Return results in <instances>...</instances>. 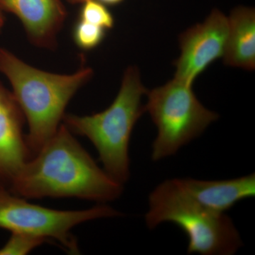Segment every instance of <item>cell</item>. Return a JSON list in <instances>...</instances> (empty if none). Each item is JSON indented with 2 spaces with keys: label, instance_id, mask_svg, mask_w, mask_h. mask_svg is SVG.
Listing matches in <instances>:
<instances>
[{
  "label": "cell",
  "instance_id": "obj_12",
  "mask_svg": "<svg viewBox=\"0 0 255 255\" xmlns=\"http://www.w3.org/2000/svg\"><path fill=\"white\" fill-rule=\"evenodd\" d=\"M82 4L80 13V20L97 25L105 29L113 28V15L104 3L99 0H87Z\"/></svg>",
  "mask_w": 255,
  "mask_h": 255
},
{
  "label": "cell",
  "instance_id": "obj_2",
  "mask_svg": "<svg viewBox=\"0 0 255 255\" xmlns=\"http://www.w3.org/2000/svg\"><path fill=\"white\" fill-rule=\"evenodd\" d=\"M0 73L11 84L27 122L26 140L31 157L55 135L69 102L93 75L92 69L85 66L71 75L43 71L4 48H0Z\"/></svg>",
  "mask_w": 255,
  "mask_h": 255
},
{
  "label": "cell",
  "instance_id": "obj_13",
  "mask_svg": "<svg viewBox=\"0 0 255 255\" xmlns=\"http://www.w3.org/2000/svg\"><path fill=\"white\" fill-rule=\"evenodd\" d=\"M105 30L97 25L80 19L74 27V41L81 49H93L103 41Z\"/></svg>",
  "mask_w": 255,
  "mask_h": 255
},
{
  "label": "cell",
  "instance_id": "obj_4",
  "mask_svg": "<svg viewBox=\"0 0 255 255\" xmlns=\"http://www.w3.org/2000/svg\"><path fill=\"white\" fill-rule=\"evenodd\" d=\"M148 202L145 221L149 229L165 222L176 225L187 236L189 255H232L243 246L231 218L199 205L184 192L177 179L157 186Z\"/></svg>",
  "mask_w": 255,
  "mask_h": 255
},
{
  "label": "cell",
  "instance_id": "obj_3",
  "mask_svg": "<svg viewBox=\"0 0 255 255\" xmlns=\"http://www.w3.org/2000/svg\"><path fill=\"white\" fill-rule=\"evenodd\" d=\"M147 92L139 70L129 67L118 95L109 108L90 116L65 114L63 117L70 131L92 142L105 172L122 184L130 177L129 144L135 124L145 112L141 99Z\"/></svg>",
  "mask_w": 255,
  "mask_h": 255
},
{
  "label": "cell",
  "instance_id": "obj_17",
  "mask_svg": "<svg viewBox=\"0 0 255 255\" xmlns=\"http://www.w3.org/2000/svg\"><path fill=\"white\" fill-rule=\"evenodd\" d=\"M69 2L73 3V4H79V3L85 2L87 0H68Z\"/></svg>",
  "mask_w": 255,
  "mask_h": 255
},
{
  "label": "cell",
  "instance_id": "obj_8",
  "mask_svg": "<svg viewBox=\"0 0 255 255\" xmlns=\"http://www.w3.org/2000/svg\"><path fill=\"white\" fill-rule=\"evenodd\" d=\"M24 122L12 92L0 82V194L11 193L15 179L31 158Z\"/></svg>",
  "mask_w": 255,
  "mask_h": 255
},
{
  "label": "cell",
  "instance_id": "obj_1",
  "mask_svg": "<svg viewBox=\"0 0 255 255\" xmlns=\"http://www.w3.org/2000/svg\"><path fill=\"white\" fill-rule=\"evenodd\" d=\"M124 184L101 169L65 124L26 161L11 194L26 199L78 198L105 204L118 199Z\"/></svg>",
  "mask_w": 255,
  "mask_h": 255
},
{
  "label": "cell",
  "instance_id": "obj_7",
  "mask_svg": "<svg viewBox=\"0 0 255 255\" xmlns=\"http://www.w3.org/2000/svg\"><path fill=\"white\" fill-rule=\"evenodd\" d=\"M228 31V18L215 9L204 23L184 32L179 37L182 52L174 63V78L192 85L211 63L224 56Z\"/></svg>",
  "mask_w": 255,
  "mask_h": 255
},
{
  "label": "cell",
  "instance_id": "obj_10",
  "mask_svg": "<svg viewBox=\"0 0 255 255\" xmlns=\"http://www.w3.org/2000/svg\"><path fill=\"white\" fill-rule=\"evenodd\" d=\"M191 199L211 211L225 213L235 204L255 195V174L226 180L177 179Z\"/></svg>",
  "mask_w": 255,
  "mask_h": 255
},
{
  "label": "cell",
  "instance_id": "obj_5",
  "mask_svg": "<svg viewBox=\"0 0 255 255\" xmlns=\"http://www.w3.org/2000/svg\"><path fill=\"white\" fill-rule=\"evenodd\" d=\"M191 86L174 78L147 93L145 111L157 128L151 153L155 162L175 155L219 118L201 105Z\"/></svg>",
  "mask_w": 255,
  "mask_h": 255
},
{
  "label": "cell",
  "instance_id": "obj_9",
  "mask_svg": "<svg viewBox=\"0 0 255 255\" xmlns=\"http://www.w3.org/2000/svg\"><path fill=\"white\" fill-rule=\"evenodd\" d=\"M0 11L19 18L33 45L50 50L68 14L62 0H0Z\"/></svg>",
  "mask_w": 255,
  "mask_h": 255
},
{
  "label": "cell",
  "instance_id": "obj_16",
  "mask_svg": "<svg viewBox=\"0 0 255 255\" xmlns=\"http://www.w3.org/2000/svg\"><path fill=\"white\" fill-rule=\"evenodd\" d=\"M4 25V17L2 14V11H0V32L2 29L3 26Z\"/></svg>",
  "mask_w": 255,
  "mask_h": 255
},
{
  "label": "cell",
  "instance_id": "obj_11",
  "mask_svg": "<svg viewBox=\"0 0 255 255\" xmlns=\"http://www.w3.org/2000/svg\"><path fill=\"white\" fill-rule=\"evenodd\" d=\"M229 31L224 62L245 70L255 68V12L252 8L238 7L228 18Z\"/></svg>",
  "mask_w": 255,
  "mask_h": 255
},
{
  "label": "cell",
  "instance_id": "obj_15",
  "mask_svg": "<svg viewBox=\"0 0 255 255\" xmlns=\"http://www.w3.org/2000/svg\"><path fill=\"white\" fill-rule=\"evenodd\" d=\"M99 1L105 4L116 5L122 2L124 0H99Z\"/></svg>",
  "mask_w": 255,
  "mask_h": 255
},
{
  "label": "cell",
  "instance_id": "obj_14",
  "mask_svg": "<svg viewBox=\"0 0 255 255\" xmlns=\"http://www.w3.org/2000/svg\"><path fill=\"white\" fill-rule=\"evenodd\" d=\"M43 238L23 233H11V237L2 248L0 255H25L46 242Z\"/></svg>",
  "mask_w": 255,
  "mask_h": 255
},
{
  "label": "cell",
  "instance_id": "obj_6",
  "mask_svg": "<svg viewBox=\"0 0 255 255\" xmlns=\"http://www.w3.org/2000/svg\"><path fill=\"white\" fill-rule=\"evenodd\" d=\"M122 215L104 204L82 211H60L31 204L11 193L0 194V228L46 241L54 240L70 254L80 253L71 233L73 228L92 220Z\"/></svg>",
  "mask_w": 255,
  "mask_h": 255
}]
</instances>
